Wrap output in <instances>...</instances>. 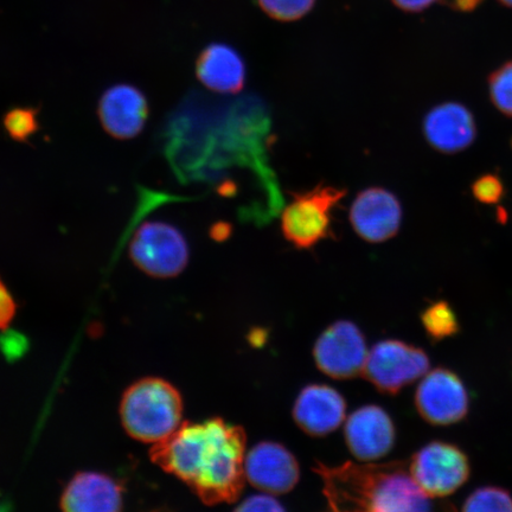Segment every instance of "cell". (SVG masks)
<instances>
[{
    "instance_id": "obj_1",
    "label": "cell",
    "mask_w": 512,
    "mask_h": 512,
    "mask_svg": "<svg viewBox=\"0 0 512 512\" xmlns=\"http://www.w3.org/2000/svg\"><path fill=\"white\" fill-rule=\"evenodd\" d=\"M246 432L221 418L184 422L151 448L153 463L181 479L204 504L234 503L246 480Z\"/></svg>"
},
{
    "instance_id": "obj_2",
    "label": "cell",
    "mask_w": 512,
    "mask_h": 512,
    "mask_svg": "<svg viewBox=\"0 0 512 512\" xmlns=\"http://www.w3.org/2000/svg\"><path fill=\"white\" fill-rule=\"evenodd\" d=\"M323 494L335 511H428L430 497L401 463L328 466L318 463Z\"/></svg>"
},
{
    "instance_id": "obj_3",
    "label": "cell",
    "mask_w": 512,
    "mask_h": 512,
    "mask_svg": "<svg viewBox=\"0 0 512 512\" xmlns=\"http://www.w3.org/2000/svg\"><path fill=\"white\" fill-rule=\"evenodd\" d=\"M120 418L133 439L157 444L183 424V399L162 379L140 380L128 388L120 403Z\"/></svg>"
},
{
    "instance_id": "obj_4",
    "label": "cell",
    "mask_w": 512,
    "mask_h": 512,
    "mask_svg": "<svg viewBox=\"0 0 512 512\" xmlns=\"http://www.w3.org/2000/svg\"><path fill=\"white\" fill-rule=\"evenodd\" d=\"M347 189L320 183L302 192H292L291 202L281 215L284 238L298 249H311L326 239L334 238V210L347 196Z\"/></svg>"
},
{
    "instance_id": "obj_5",
    "label": "cell",
    "mask_w": 512,
    "mask_h": 512,
    "mask_svg": "<svg viewBox=\"0 0 512 512\" xmlns=\"http://www.w3.org/2000/svg\"><path fill=\"white\" fill-rule=\"evenodd\" d=\"M130 258L139 270L150 277L174 278L188 266L189 245L174 224L147 221L133 235Z\"/></svg>"
},
{
    "instance_id": "obj_6",
    "label": "cell",
    "mask_w": 512,
    "mask_h": 512,
    "mask_svg": "<svg viewBox=\"0 0 512 512\" xmlns=\"http://www.w3.org/2000/svg\"><path fill=\"white\" fill-rule=\"evenodd\" d=\"M430 370L426 352L401 341H382L369 351L363 375L377 390L398 394Z\"/></svg>"
},
{
    "instance_id": "obj_7",
    "label": "cell",
    "mask_w": 512,
    "mask_h": 512,
    "mask_svg": "<svg viewBox=\"0 0 512 512\" xmlns=\"http://www.w3.org/2000/svg\"><path fill=\"white\" fill-rule=\"evenodd\" d=\"M409 470L428 497L443 498L454 494L469 480L471 465L458 446L433 441L414 454Z\"/></svg>"
},
{
    "instance_id": "obj_8",
    "label": "cell",
    "mask_w": 512,
    "mask_h": 512,
    "mask_svg": "<svg viewBox=\"0 0 512 512\" xmlns=\"http://www.w3.org/2000/svg\"><path fill=\"white\" fill-rule=\"evenodd\" d=\"M368 354L366 337L349 320L331 324L313 348L319 370L335 380H350L362 374Z\"/></svg>"
},
{
    "instance_id": "obj_9",
    "label": "cell",
    "mask_w": 512,
    "mask_h": 512,
    "mask_svg": "<svg viewBox=\"0 0 512 512\" xmlns=\"http://www.w3.org/2000/svg\"><path fill=\"white\" fill-rule=\"evenodd\" d=\"M416 411L433 426H450L466 418L469 394L453 371L438 368L424 376L415 393Z\"/></svg>"
},
{
    "instance_id": "obj_10",
    "label": "cell",
    "mask_w": 512,
    "mask_h": 512,
    "mask_svg": "<svg viewBox=\"0 0 512 512\" xmlns=\"http://www.w3.org/2000/svg\"><path fill=\"white\" fill-rule=\"evenodd\" d=\"M351 227L364 241L382 243L399 233L403 209L399 197L382 187L358 192L349 213Z\"/></svg>"
},
{
    "instance_id": "obj_11",
    "label": "cell",
    "mask_w": 512,
    "mask_h": 512,
    "mask_svg": "<svg viewBox=\"0 0 512 512\" xmlns=\"http://www.w3.org/2000/svg\"><path fill=\"white\" fill-rule=\"evenodd\" d=\"M149 115V100L142 89L131 83L108 87L99 100L101 126L114 139L137 138L144 131Z\"/></svg>"
},
{
    "instance_id": "obj_12",
    "label": "cell",
    "mask_w": 512,
    "mask_h": 512,
    "mask_svg": "<svg viewBox=\"0 0 512 512\" xmlns=\"http://www.w3.org/2000/svg\"><path fill=\"white\" fill-rule=\"evenodd\" d=\"M246 479L266 494L284 495L296 488L300 478L298 460L291 451L274 441H262L248 452Z\"/></svg>"
},
{
    "instance_id": "obj_13",
    "label": "cell",
    "mask_w": 512,
    "mask_h": 512,
    "mask_svg": "<svg viewBox=\"0 0 512 512\" xmlns=\"http://www.w3.org/2000/svg\"><path fill=\"white\" fill-rule=\"evenodd\" d=\"M345 443L352 456L371 462L387 456L395 445V425L382 407L369 405L356 409L344 428Z\"/></svg>"
},
{
    "instance_id": "obj_14",
    "label": "cell",
    "mask_w": 512,
    "mask_h": 512,
    "mask_svg": "<svg viewBox=\"0 0 512 512\" xmlns=\"http://www.w3.org/2000/svg\"><path fill=\"white\" fill-rule=\"evenodd\" d=\"M347 414V402L335 388L310 384L303 388L293 407V419L307 435L323 438L338 430Z\"/></svg>"
},
{
    "instance_id": "obj_15",
    "label": "cell",
    "mask_w": 512,
    "mask_h": 512,
    "mask_svg": "<svg viewBox=\"0 0 512 512\" xmlns=\"http://www.w3.org/2000/svg\"><path fill=\"white\" fill-rule=\"evenodd\" d=\"M422 131L434 150L454 155L475 142L477 124L469 108L458 102H445L426 114Z\"/></svg>"
},
{
    "instance_id": "obj_16",
    "label": "cell",
    "mask_w": 512,
    "mask_h": 512,
    "mask_svg": "<svg viewBox=\"0 0 512 512\" xmlns=\"http://www.w3.org/2000/svg\"><path fill=\"white\" fill-rule=\"evenodd\" d=\"M68 512H117L123 510V488L110 476L98 472L78 473L61 497Z\"/></svg>"
},
{
    "instance_id": "obj_17",
    "label": "cell",
    "mask_w": 512,
    "mask_h": 512,
    "mask_svg": "<svg viewBox=\"0 0 512 512\" xmlns=\"http://www.w3.org/2000/svg\"><path fill=\"white\" fill-rule=\"evenodd\" d=\"M195 72L204 87L219 94H238L245 88L247 68L239 51L224 43H211L196 60Z\"/></svg>"
},
{
    "instance_id": "obj_18",
    "label": "cell",
    "mask_w": 512,
    "mask_h": 512,
    "mask_svg": "<svg viewBox=\"0 0 512 512\" xmlns=\"http://www.w3.org/2000/svg\"><path fill=\"white\" fill-rule=\"evenodd\" d=\"M421 322L427 336L433 342L444 341L446 338L457 335L460 330L456 312L446 302H437L428 306L422 312Z\"/></svg>"
},
{
    "instance_id": "obj_19",
    "label": "cell",
    "mask_w": 512,
    "mask_h": 512,
    "mask_svg": "<svg viewBox=\"0 0 512 512\" xmlns=\"http://www.w3.org/2000/svg\"><path fill=\"white\" fill-rule=\"evenodd\" d=\"M40 110L37 107H14L5 113L3 125L16 143H28L40 131Z\"/></svg>"
},
{
    "instance_id": "obj_20",
    "label": "cell",
    "mask_w": 512,
    "mask_h": 512,
    "mask_svg": "<svg viewBox=\"0 0 512 512\" xmlns=\"http://www.w3.org/2000/svg\"><path fill=\"white\" fill-rule=\"evenodd\" d=\"M463 510L512 512V496L498 486H483L466 498Z\"/></svg>"
},
{
    "instance_id": "obj_21",
    "label": "cell",
    "mask_w": 512,
    "mask_h": 512,
    "mask_svg": "<svg viewBox=\"0 0 512 512\" xmlns=\"http://www.w3.org/2000/svg\"><path fill=\"white\" fill-rule=\"evenodd\" d=\"M488 88L492 105L512 118V60L490 74Z\"/></svg>"
},
{
    "instance_id": "obj_22",
    "label": "cell",
    "mask_w": 512,
    "mask_h": 512,
    "mask_svg": "<svg viewBox=\"0 0 512 512\" xmlns=\"http://www.w3.org/2000/svg\"><path fill=\"white\" fill-rule=\"evenodd\" d=\"M267 16L280 22L299 21L313 9L316 0H258Z\"/></svg>"
},
{
    "instance_id": "obj_23",
    "label": "cell",
    "mask_w": 512,
    "mask_h": 512,
    "mask_svg": "<svg viewBox=\"0 0 512 512\" xmlns=\"http://www.w3.org/2000/svg\"><path fill=\"white\" fill-rule=\"evenodd\" d=\"M472 194L476 200L484 204H496L504 196V184L496 175H484L473 182Z\"/></svg>"
},
{
    "instance_id": "obj_24",
    "label": "cell",
    "mask_w": 512,
    "mask_h": 512,
    "mask_svg": "<svg viewBox=\"0 0 512 512\" xmlns=\"http://www.w3.org/2000/svg\"><path fill=\"white\" fill-rule=\"evenodd\" d=\"M238 511H284L285 508L277 499L268 495H254L243 501L238 508Z\"/></svg>"
},
{
    "instance_id": "obj_25",
    "label": "cell",
    "mask_w": 512,
    "mask_h": 512,
    "mask_svg": "<svg viewBox=\"0 0 512 512\" xmlns=\"http://www.w3.org/2000/svg\"><path fill=\"white\" fill-rule=\"evenodd\" d=\"M16 315V303L0 279V330L8 328Z\"/></svg>"
},
{
    "instance_id": "obj_26",
    "label": "cell",
    "mask_w": 512,
    "mask_h": 512,
    "mask_svg": "<svg viewBox=\"0 0 512 512\" xmlns=\"http://www.w3.org/2000/svg\"><path fill=\"white\" fill-rule=\"evenodd\" d=\"M396 8L406 12H422L428 8L437 0H392Z\"/></svg>"
},
{
    "instance_id": "obj_27",
    "label": "cell",
    "mask_w": 512,
    "mask_h": 512,
    "mask_svg": "<svg viewBox=\"0 0 512 512\" xmlns=\"http://www.w3.org/2000/svg\"><path fill=\"white\" fill-rule=\"evenodd\" d=\"M482 2L483 0H444L450 8L464 12L475 10Z\"/></svg>"
},
{
    "instance_id": "obj_28",
    "label": "cell",
    "mask_w": 512,
    "mask_h": 512,
    "mask_svg": "<svg viewBox=\"0 0 512 512\" xmlns=\"http://www.w3.org/2000/svg\"><path fill=\"white\" fill-rule=\"evenodd\" d=\"M503 5L507 6V8L512 9V0H499Z\"/></svg>"
}]
</instances>
